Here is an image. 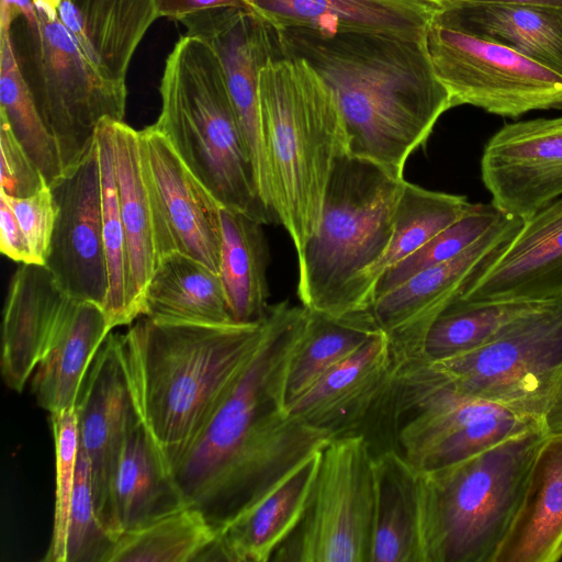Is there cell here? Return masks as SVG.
I'll return each instance as SVG.
<instances>
[{
    "label": "cell",
    "instance_id": "1",
    "mask_svg": "<svg viewBox=\"0 0 562 562\" xmlns=\"http://www.w3.org/2000/svg\"><path fill=\"white\" fill-rule=\"evenodd\" d=\"M304 306H269L256 352L207 423L171 464L189 506L215 530L252 509L336 436L292 416L289 364L306 319Z\"/></svg>",
    "mask_w": 562,
    "mask_h": 562
},
{
    "label": "cell",
    "instance_id": "2",
    "mask_svg": "<svg viewBox=\"0 0 562 562\" xmlns=\"http://www.w3.org/2000/svg\"><path fill=\"white\" fill-rule=\"evenodd\" d=\"M276 33L280 49L305 59L334 92L350 155L403 175L408 157L453 108L426 40L296 29Z\"/></svg>",
    "mask_w": 562,
    "mask_h": 562
},
{
    "label": "cell",
    "instance_id": "3",
    "mask_svg": "<svg viewBox=\"0 0 562 562\" xmlns=\"http://www.w3.org/2000/svg\"><path fill=\"white\" fill-rule=\"evenodd\" d=\"M266 316L231 325L167 324L147 317L120 335L136 407L171 464L189 447L260 345Z\"/></svg>",
    "mask_w": 562,
    "mask_h": 562
},
{
    "label": "cell",
    "instance_id": "4",
    "mask_svg": "<svg viewBox=\"0 0 562 562\" xmlns=\"http://www.w3.org/2000/svg\"><path fill=\"white\" fill-rule=\"evenodd\" d=\"M259 108L271 205L297 255L318 228L334 164L347 151L344 119L316 70L281 49L260 70Z\"/></svg>",
    "mask_w": 562,
    "mask_h": 562
},
{
    "label": "cell",
    "instance_id": "5",
    "mask_svg": "<svg viewBox=\"0 0 562 562\" xmlns=\"http://www.w3.org/2000/svg\"><path fill=\"white\" fill-rule=\"evenodd\" d=\"M159 93L161 109L154 126L221 207L279 224L260 195L214 49L198 36L181 35L165 61Z\"/></svg>",
    "mask_w": 562,
    "mask_h": 562
},
{
    "label": "cell",
    "instance_id": "6",
    "mask_svg": "<svg viewBox=\"0 0 562 562\" xmlns=\"http://www.w3.org/2000/svg\"><path fill=\"white\" fill-rule=\"evenodd\" d=\"M405 181L369 159L337 157L318 228L297 254L302 306L337 317L364 312L359 285L389 246Z\"/></svg>",
    "mask_w": 562,
    "mask_h": 562
},
{
    "label": "cell",
    "instance_id": "7",
    "mask_svg": "<svg viewBox=\"0 0 562 562\" xmlns=\"http://www.w3.org/2000/svg\"><path fill=\"white\" fill-rule=\"evenodd\" d=\"M366 429H374L366 436L374 435L373 450L383 442L378 452L394 450L415 472L454 464L526 431H547L530 416L462 393L426 358L394 363Z\"/></svg>",
    "mask_w": 562,
    "mask_h": 562
},
{
    "label": "cell",
    "instance_id": "8",
    "mask_svg": "<svg viewBox=\"0 0 562 562\" xmlns=\"http://www.w3.org/2000/svg\"><path fill=\"white\" fill-rule=\"evenodd\" d=\"M547 434L526 431L454 464L417 472L423 562H495Z\"/></svg>",
    "mask_w": 562,
    "mask_h": 562
},
{
    "label": "cell",
    "instance_id": "9",
    "mask_svg": "<svg viewBox=\"0 0 562 562\" xmlns=\"http://www.w3.org/2000/svg\"><path fill=\"white\" fill-rule=\"evenodd\" d=\"M430 362L462 393L530 416L548 432L562 430V296L517 317L476 349Z\"/></svg>",
    "mask_w": 562,
    "mask_h": 562
},
{
    "label": "cell",
    "instance_id": "10",
    "mask_svg": "<svg viewBox=\"0 0 562 562\" xmlns=\"http://www.w3.org/2000/svg\"><path fill=\"white\" fill-rule=\"evenodd\" d=\"M35 4L37 24L18 19L24 34L20 44H13L66 173L94 146L103 119L124 121L127 90L126 85L105 80L93 69L56 9Z\"/></svg>",
    "mask_w": 562,
    "mask_h": 562
},
{
    "label": "cell",
    "instance_id": "11",
    "mask_svg": "<svg viewBox=\"0 0 562 562\" xmlns=\"http://www.w3.org/2000/svg\"><path fill=\"white\" fill-rule=\"evenodd\" d=\"M376 505L375 457L361 432L322 451L305 512L274 552L277 562H370Z\"/></svg>",
    "mask_w": 562,
    "mask_h": 562
},
{
    "label": "cell",
    "instance_id": "12",
    "mask_svg": "<svg viewBox=\"0 0 562 562\" xmlns=\"http://www.w3.org/2000/svg\"><path fill=\"white\" fill-rule=\"evenodd\" d=\"M439 12L428 27L426 48L453 108L469 104L509 119L562 109V76L443 20Z\"/></svg>",
    "mask_w": 562,
    "mask_h": 562
},
{
    "label": "cell",
    "instance_id": "13",
    "mask_svg": "<svg viewBox=\"0 0 562 562\" xmlns=\"http://www.w3.org/2000/svg\"><path fill=\"white\" fill-rule=\"evenodd\" d=\"M524 220L507 214L475 244L375 297L368 312L389 339L394 363L425 358L424 341L439 314L463 297L505 251Z\"/></svg>",
    "mask_w": 562,
    "mask_h": 562
},
{
    "label": "cell",
    "instance_id": "14",
    "mask_svg": "<svg viewBox=\"0 0 562 562\" xmlns=\"http://www.w3.org/2000/svg\"><path fill=\"white\" fill-rule=\"evenodd\" d=\"M49 188L57 216L44 266L69 296L104 307L109 272L95 143L74 169Z\"/></svg>",
    "mask_w": 562,
    "mask_h": 562
},
{
    "label": "cell",
    "instance_id": "15",
    "mask_svg": "<svg viewBox=\"0 0 562 562\" xmlns=\"http://www.w3.org/2000/svg\"><path fill=\"white\" fill-rule=\"evenodd\" d=\"M179 22L188 34L202 38L216 53L255 166L260 195L277 217L270 199L259 108V75L269 57L280 49L277 33L247 8L210 9Z\"/></svg>",
    "mask_w": 562,
    "mask_h": 562
},
{
    "label": "cell",
    "instance_id": "16",
    "mask_svg": "<svg viewBox=\"0 0 562 562\" xmlns=\"http://www.w3.org/2000/svg\"><path fill=\"white\" fill-rule=\"evenodd\" d=\"M136 407L120 348V335L109 334L82 383L75 409L79 446L91 470L97 517L116 541L121 529L114 505V482L130 416Z\"/></svg>",
    "mask_w": 562,
    "mask_h": 562
},
{
    "label": "cell",
    "instance_id": "17",
    "mask_svg": "<svg viewBox=\"0 0 562 562\" xmlns=\"http://www.w3.org/2000/svg\"><path fill=\"white\" fill-rule=\"evenodd\" d=\"M482 181L501 210L527 220L562 196V115L505 124L481 158Z\"/></svg>",
    "mask_w": 562,
    "mask_h": 562
},
{
    "label": "cell",
    "instance_id": "18",
    "mask_svg": "<svg viewBox=\"0 0 562 562\" xmlns=\"http://www.w3.org/2000/svg\"><path fill=\"white\" fill-rule=\"evenodd\" d=\"M139 138L166 255L179 251L218 273L221 205L154 124L139 131Z\"/></svg>",
    "mask_w": 562,
    "mask_h": 562
},
{
    "label": "cell",
    "instance_id": "19",
    "mask_svg": "<svg viewBox=\"0 0 562 562\" xmlns=\"http://www.w3.org/2000/svg\"><path fill=\"white\" fill-rule=\"evenodd\" d=\"M394 368L391 346L379 334L286 404L297 419L336 437L359 432Z\"/></svg>",
    "mask_w": 562,
    "mask_h": 562
},
{
    "label": "cell",
    "instance_id": "20",
    "mask_svg": "<svg viewBox=\"0 0 562 562\" xmlns=\"http://www.w3.org/2000/svg\"><path fill=\"white\" fill-rule=\"evenodd\" d=\"M75 301L44 265L22 263L14 272L1 335L0 367L8 387L23 391Z\"/></svg>",
    "mask_w": 562,
    "mask_h": 562
},
{
    "label": "cell",
    "instance_id": "21",
    "mask_svg": "<svg viewBox=\"0 0 562 562\" xmlns=\"http://www.w3.org/2000/svg\"><path fill=\"white\" fill-rule=\"evenodd\" d=\"M246 7L274 31L378 33L426 40L441 10L423 0H245Z\"/></svg>",
    "mask_w": 562,
    "mask_h": 562
},
{
    "label": "cell",
    "instance_id": "22",
    "mask_svg": "<svg viewBox=\"0 0 562 562\" xmlns=\"http://www.w3.org/2000/svg\"><path fill=\"white\" fill-rule=\"evenodd\" d=\"M562 296V196L525 220L505 251L460 299L541 302Z\"/></svg>",
    "mask_w": 562,
    "mask_h": 562
},
{
    "label": "cell",
    "instance_id": "23",
    "mask_svg": "<svg viewBox=\"0 0 562 562\" xmlns=\"http://www.w3.org/2000/svg\"><path fill=\"white\" fill-rule=\"evenodd\" d=\"M114 169L126 239V313L130 324L143 315L147 284L166 256L157 206L140 149L139 131L113 122Z\"/></svg>",
    "mask_w": 562,
    "mask_h": 562
},
{
    "label": "cell",
    "instance_id": "24",
    "mask_svg": "<svg viewBox=\"0 0 562 562\" xmlns=\"http://www.w3.org/2000/svg\"><path fill=\"white\" fill-rule=\"evenodd\" d=\"M57 13L93 69L126 85L143 37L159 18L156 0H59Z\"/></svg>",
    "mask_w": 562,
    "mask_h": 562
},
{
    "label": "cell",
    "instance_id": "25",
    "mask_svg": "<svg viewBox=\"0 0 562 562\" xmlns=\"http://www.w3.org/2000/svg\"><path fill=\"white\" fill-rule=\"evenodd\" d=\"M561 558L562 430L547 434L539 446L495 562H557Z\"/></svg>",
    "mask_w": 562,
    "mask_h": 562
},
{
    "label": "cell",
    "instance_id": "26",
    "mask_svg": "<svg viewBox=\"0 0 562 562\" xmlns=\"http://www.w3.org/2000/svg\"><path fill=\"white\" fill-rule=\"evenodd\" d=\"M321 451L249 512L216 535L201 561L267 562L299 525L318 472Z\"/></svg>",
    "mask_w": 562,
    "mask_h": 562
},
{
    "label": "cell",
    "instance_id": "27",
    "mask_svg": "<svg viewBox=\"0 0 562 562\" xmlns=\"http://www.w3.org/2000/svg\"><path fill=\"white\" fill-rule=\"evenodd\" d=\"M114 505L122 533L189 506L137 407L127 424L114 482Z\"/></svg>",
    "mask_w": 562,
    "mask_h": 562
},
{
    "label": "cell",
    "instance_id": "28",
    "mask_svg": "<svg viewBox=\"0 0 562 562\" xmlns=\"http://www.w3.org/2000/svg\"><path fill=\"white\" fill-rule=\"evenodd\" d=\"M102 306L75 301L31 382L37 404L50 413L75 408L94 356L112 330Z\"/></svg>",
    "mask_w": 562,
    "mask_h": 562
},
{
    "label": "cell",
    "instance_id": "29",
    "mask_svg": "<svg viewBox=\"0 0 562 562\" xmlns=\"http://www.w3.org/2000/svg\"><path fill=\"white\" fill-rule=\"evenodd\" d=\"M439 14L562 76V8L463 2L442 8Z\"/></svg>",
    "mask_w": 562,
    "mask_h": 562
},
{
    "label": "cell",
    "instance_id": "30",
    "mask_svg": "<svg viewBox=\"0 0 562 562\" xmlns=\"http://www.w3.org/2000/svg\"><path fill=\"white\" fill-rule=\"evenodd\" d=\"M143 315L167 324H238L220 274L179 251L159 261L144 294Z\"/></svg>",
    "mask_w": 562,
    "mask_h": 562
},
{
    "label": "cell",
    "instance_id": "31",
    "mask_svg": "<svg viewBox=\"0 0 562 562\" xmlns=\"http://www.w3.org/2000/svg\"><path fill=\"white\" fill-rule=\"evenodd\" d=\"M374 457L376 505L370 562H423L417 472L394 450Z\"/></svg>",
    "mask_w": 562,
    "mask_h": 562
},
{
    "label": "cell",
    "instance_id": "32",
    "mask_svg": "<svg viewBox=\"0 0 562 562\" xmlns=\"http://www.w3.org/2000/svg\"><path fill=\"white\" fill-rule=\"evenodd\" d=\"M262 225L244 213L221 207L218 274L238 324L259 322L269 308V248Z\"/></svg>",
    "mask_w": 562,
    "mask_h": 562
},
{
    "label": "cell",
    "instance_id": "33",
    "mask_svg": "<svg viewBox=\"0 0 562 562\" xmlns=\"http://www.w3.org/2000/svg\"><path fill=\"white\" fill-rule=\"evenodd\" d=\"M467 196L424 189L405 181L398 198L389 246L381 259L363 276L359 296L363 311L372 303L380 277L408 257L468 210Z\"/></svg>",
    "mask_w": 562,
    "mask_h": 562
},
{
    "label": "cell",
    "instance_id": "34",
    "mask_svg": "<svg viewBox=\"0 0 562 562\" xmlns=\"http://www.w3.org/2000/svg\"><path fill=\"white\" fill-rule=\"evenodd\" d=\"M381 333L368 311L337 317L307 310L289 364L286 404Z\"/></svg>",
    "mask_w": 562,
    "mask_h": 562
},
{
    "label": "cell",
    "instance_id": "35",
    "mask_svg": "<svg viewBox=\"0 0 562 562\" xmlns=\"http://www.w3.org/2000/svg\"><path fill=\"white\" fill-rule=\"evenodd\" d=\"M13 26V25H12ZM12 26L0 25V115L41 170L48 187L64 176L57 143L46 127L19 64Z\"/></svg>",
    "mask_w": 562,
    "mask_h": 562
},
{
    "label": "cell",
    "instance_id": "36",
    "mask_svg": "<svg viewBox=\"0 0 562 562\" xmlns=\"http://www.w3.org/2000/svg\"><path fill=\"white\" fill-rule=\"evenodd\" d=\"M542 302L458 299L435 319L424 341V357L441 361L484 345L507 324Z\"/></svg>",
    "mask_w": 562,
    "mask_h": 562
},
{
    "label": "cell",
    "instance_id": "37",
    "mask_svg": "<svg viewBox=\"0 0 562 562\" xmlns=\"http://www.w3.org/2000/svg\"><path fill=\"white\" fill-rule=\"evenodd\" d=\"M216 532L194 507L186 506L137 529L124 531L106 562L201 561Z\"/></svg>",
    "mask_w": 562,
    "mask_h": 562
},
{
    "label": "cell",
    "instance_id": "38",
    "mask_svg": "<svg viewBox=\"0 0 562 562\" xmlns=\"http://www.w3.org/2000/svg\"><path fill=\"white\" fill-rule=\"evenodd\" d=\"M113 122L114 120L103 119L95 132L101 182L102 233L109 272V292L103 310L112 328L130 324L126 313V239L114 169Z\"/></svg>",
    "mask_w": 562,
    "mask_h": 562
},
{
    "label": "cell",
    "instance_id": "39",
    "mask_svg": "<svg viewBox=\"0 0 562 562\" xmlns=\"http://www.w3.org/2000/svg\"><path fill=\"white\" fill-rule=\"evenodd\" d=\"M506 212L490 203H470L465 213L418 250L387 269L378 280L372 301L404 283L418 272L459 256L501 220Z\"/></svg>",
    "mask_w": 562,
    "mask_h": 562
},
{
    "label": "cell",
    "instance_id": "40",
    "mask_svg": "<svg viewBox=\"0 0 562 562\" xmlns=\"http://www.w3.org/2000/svg\"><path fill=\"white\" fill-rule=\"evenodd\" d=\"M115 540L100 524L93 503L91 470L79 446L71 499L66 562H106Z\"/></svg>",
    "mask_w": 562,
    "mask_h": 562
},
{
    "label": "cell",
    "instance_id": "41",
    "mask_svg": "<svg viewBox=\"0 0 562 562\" xmlns=\"http://www.w3.org/2000/svg\"><path fill=\"white\" fill-rule=\"evenodd\" d=\"M50 423L56 454V495L52 541L44 561L66 562L67 532L79 450L76 409L50 413Z\"/></svg>",
    "mask_w": 562,
    "mask_h": 562
},
{
    "label": "cell",
    "instance_id": "42",
    "mask_svg": "<svg viewBox=\"0 0 562 562\" xmlns=\"http://www.w3.org/2000/svg\"><path fill=\"white\" fill-rule=\"evenodd\" d=\"M5 196L24 234L32 262L44 265L57 216V206L50 188L46 186L26 198H10L7 194Z\"/></svg>",
    "mask_w": 562,
    "mask_h": 562
},
{
    "label": "cell",
    "instance_id": "43",
    "mask_svg": "<svg viewBox=\"0 0 562 562\" xmlns=\"http://www.w3.org/2000/svg\"><path fill=\"white\" fill-rule=\"evenodd\" d=\"M44 176L0 115V191L26 198L46 187Z\"/></svg>",
    "mask_w": 562,
    "mask_h": 562
},
{
    "label": "cell",
    "instance_id": "44",
    "mask_svg": "<svg viewBox=\"0 0 562 562\" xmlns=\"http://www.w3.org/2000/svg\"><path fill=\"white\" fill-rule=\"evenodd\" d=\"M0 249L9 259L33 263L29 246L18 218L3 192L0 191Z\"/></svg>",
    "mask_w": 562,
    "mask_h": 562
},
{
    "label": "cell",
    "instance_id": "45",
    "mask_svg": "<svg viewBox=\"0 0 562 562\" xmlns=\"http://www.w3.org/2000/svg\"><path fill=\"white\" fill-rule=\"evenodd\" d=\"M156 2L159 18L175 21L210 9L247 8L245 0H156Z\"/></svg>",
    "mask_w": 562,
    "mask_h": 562
},
{
    "label": "cell",
    "instance_id": "46",
    "mask_svg": "<svg viewBox=\"0 0 562 562\" xmlns=\"http://www.w3.org/2000/svg\"><path fill=\"white\" fill-rule=\"evenodd\" d=\"M37 24L38 12L34 0H1L0 25L12 26L18 19Z\"/></svg>",
    "mask_w": 562,
    "mask_h": 562
},
{
    "label": "cell",
    "instance_id": "47",
    "mask_svg": "<svg viewBox=\"0 0 562 562\" xmlns=\"http://www.w3.org/2000/svg\"><path fill=\"white\" fill-rule=\"evenodd\" d=\"M463 2H493V3H509V4L533 5V7L562 8V0H453L452 3H450L449 5L457 4V3H463ZM449 5H447V7H449Z\"/></svg>",
    "mask_w": 562,
    "mask_h": 562
},
{
    "label": "cell",
    "instance_id": "48",
    "mask_svg": "<svg viewBox=\"0 0 562 562\" xmlns=\"http://www.w3.org/2000/svg\"><path fill=\"white\" fill-rule=\"evenodd\" d=\"M35 3L47 5L52 9L58 8L59 0H34Z\"/></svg>",
    "mask_w": 562,
    "mask_h": 562
},
{
    "label": "cell",
    "instance_id": "49",
    "mask_svg": "<svg viewBox=\"0 0 562 562\" xmlns=\"http://www.w3.org/2000/svg\"><path fill=\"white\" fill-rule=\"evenodd\" d=\"M423 1H426V2H429L431 4H435L437 7H439L440 9L449 5L450 3H452L453 0H423Z\"/></svg>",
    "mask_w": 562,
    "mask_h": 562
}]
</instances>
